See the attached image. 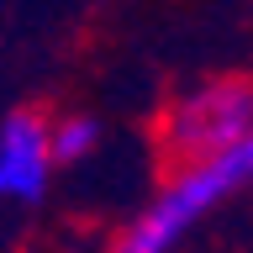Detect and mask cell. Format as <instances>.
Instances as JSON below:
<instances>
[{"label": "cell", "instance_id": "obj_1", "mask_svg": "<svg viewBox=\"0 0 253 253\" xmlns=\"http://www.w3.org/2000/svg\"><path fill=\"white\" fill-rule=\"evenodd\" d=\"M248 185H253V126L237 142L216 148V153L185 158V164L174 169V179L142 206L137 221L122 232V248L126 253H164V248H174V243L185 232H195L221 201H232L237 190H248Z\"/></svg>", "mask_w": 253, "mask_h": 253}, {"label": "cell", "instance_id": "obj_4", "mask_svg": "<svg viewBox=\"0 0 253 253\" xmlns=\"http://www.w3.org/2000/svg\"><path fill=\"white\" fill-rule=\"evenodd\" d=\"M47 137H53L58 164H79L100 148V122L95 116H63V122H47Z\"/></svg>", "mask_w": 253, "mask_h": 253}, {"label": "cell", "instance_id": "obj_3", "mask_svg": "<svg viewBox=\"0 0 253 253\" xmlns=\"http://www.w3.org/2000/svg\"><path fill=\"white\" fill-rule=\"evenodd\" d=\"M53 137L37 111H11L0 122V201L37 206L53 185Z\"/></svg>", "mask_w": 253, "mask_h": 253}, {"label": "cell", "instance_id": "obj_2", "mask_svg": "<svg viewBox=\"0 0 253 253\" xmlns=\"http://www.w3.org/2000/svg\"><path fill=\"white\" fill-rule=\"evenodd\" d=\"M248 126H253V90L237 84V79H211L169 111L164 142L185 164V158H201V153H216V148L237 142Z\"/></svg>", "mask_w": 253, "mask_h": 253}]
</instances>
